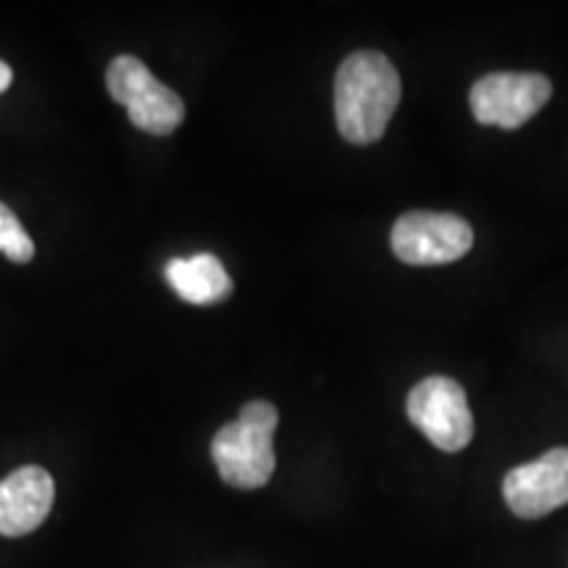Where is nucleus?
<instances>
[{"label":"nucleus","mask_w":568,"mask_h":568,"mask_svg":"<svg viewBox=\"0 0 568 568\" xmlns=\"http://www.w3.org/2000/svg\"><path fill=\"white\" fill-rule=\"evenodd\" d=\"M400 74L385 53H351L335 77L337 130L353 145H372L385 134L400 103Z\"/></svg>","instance_id":"nucleus-1"},{"label":"nucleus","mask_w":568,"mask_h":568,"mask_svg":"<svg viewBox=\"0 0 568 568\" xmlns=\"http://www.w3.org/2000/svg\"><path fill=\"white\" fill-rule=\"evenodd\" d=\"M280 414L272 403L253 400L234 422L224 424L211 443L213 464L230 487L258 489L276 468L274 429Z\"/></svg>","instance_id":"nucleus-2"},{"label":"nucleus","mask_w":568,"mask_h":568,"mask_svg":"<svg viewBox=\"0 0 568 568\" xmlns=\"http://www.w3.org/2000/svg\"><path fill=\"white\" fill-rule=\"evenodd\" d=\"M111 98L122 103L138 130L166 138L184 122V103L172 88L161 84L134 55H119L105 71Z\"/></svg>","instance_id":"nucleus-3"},{"label":"nucleus","mask_w":568,"mask_h":568,"mask_svg":"<svg viewBox=\"0 0 568 568\" xmlns=\"http://www.w3.org/2000/svg\"><path fill=\"white\" fill-rule=\"evenodd\" d=\"M406 410L410 424L439 450L458 453L471 443L474 416L464 387L450 376H426L418 382L410 389Z\"/></svg>","instance_id":"nucleus-4"},{"label":"nucleus","mask_w":568,"mask_h":568,"mask_svg":"<svg viewBox=\"0 0 568 568\" xmlns=\"http://www.w3.org/2000/svg\"><path fill=\"white\" fill-rule=\"evenodd\" d=\"M474 230L456 213L410 211L393 226V251L408 266H443L464 258Z\"/></svg>","instance_id":"nucleus-5"},{"label":"nucleus","mask_w":568,"mask_h":568,"mask_svg":"<svg viewBox=\"0 0 568 568\" xmlns=\"http://www.w3.org/2000/svg\"><path fill=\"white\" fill-rule=\"evenodd\" d=\"M552 84L542 74H487L474 82L471 103L474 119L479 124L518 130L527 124L535 113L550 101Z\"/></svg>","instance_id":"nucleus-6"},{"label":"nucleus","mask_w":568,"mask_h":568,"mask_svg":"<svg viewBox=\"0 0 568 568\" xmlns=\"http://www.w3.org/2000/svg\"><path fill=\"white\" fill-rule=\"evenodd\" d=\"M503 497L518 518H542L568 506V447L510 468L503 479Z\"/></svg>","instance_id":"nucleus-7"},{"label":"nucleus","mask_w":568,"mask_h":568,"mask_svg":"<svg viewBox=\"0 0 568 568\" xmlns=\"http://www.w3.org/2000/svg\"><path fill=\"white\" fill-rule=\"evenodd\" d=\"M53 497L55 485L45 468H17V471L0 481V535H30L51 514Z\"/></svg>","instance_id":"nucleus-8"},{"label":"nucleus","mask_w":568,"mask_h":568,"mask_svg":"<svg viewBox=\"0 0 568 568\" xmlns=\"http://www.w3.org/2000/svg\"><path fill=\"white\" fill-rule=\"evenodd\" d=\"M166 280L184 303L216 305L232 295V280L216 255L197 253L193 258H174L166 264Z\"/></svg>","instance_id":"nucleus-9"},{"label":"nucleus","mask_w":568,"mask_h":568,"mask_svg":"<svg viewBox=\"0 0 568 568\" xmlns=\"http://www.w3.org/2000/svg\"><path fill=\"white\" fill-rule=\"evenodd\" d=\"M0 253L9 255L13 264H27L34 255V243L9 205L0 203Z\"/></svg>","instance_id":"nucleus-10"},{"label":"nucleus","mask_w":568,"mask_h":568,"mask_svg":"<svg viewBox=\"0 0 568 568\" xmlns=\"http://www.w3.org/2000/svg\"><path fill=\"white\" fill-rule=\"evenodd\" d=\"M11 82H13V71H11V67H9V63H6V61H0V92L9 90Z\"/></svg>","instance_id":"nucleus-11"}]
</instances>
